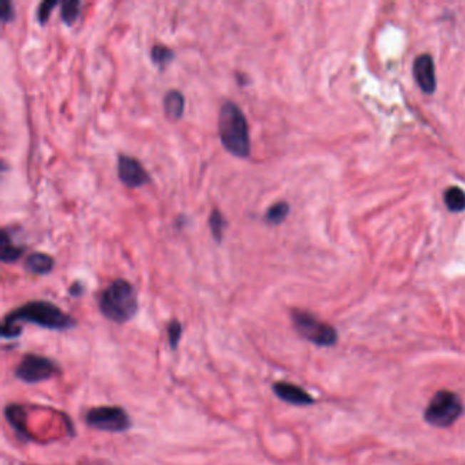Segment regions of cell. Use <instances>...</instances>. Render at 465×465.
<instances>
[{
    "label": "cell",
    "mask_w": 465,
    "mask_h": 465,
    "mask_svg": "<svg viewBox=\"0 0 465 465\" xmlns=\"http://www.w3.org/2000/svg\"><path fill=\"white\" fill-rule=\"evenodd\" d=\"M118 173L119 179L128 187H140L150 182L149 173L131 155H118Z\"/></svg>",
    "instance_id": "cell-8"
},
{
    "label": "cell",
    "mask_w": 465,
    "mask_h": 465,
    "mask_svg": "<svg viewBox=\"0 0 465 465\" xmlns=\"http://www.w3.org/2000/svg\"><path fill=\"white\" fill-rule=\"evenodd\" d=\"M79 1L78 0H66L62 3L61 9V16L64 24H73L77 19L79 14Z\"/></svg>",
    "instance_id": "cell-19"
},
{
    "label": "cell",
    "mask_w": 465,
    "mask_h": 465,
    "mask_svg": "<svg viewBox=\"0 0 465 465\" xmlns=\"http://www.w3.org/2000/svg\"><path fill=\"white\" fill-rule=\"evenodd\" d=\"M273 390L285 403L294 405H310L314 403V399L305 389L290 382H277L273 385Z\"/></svg>",
    "instance_id": "cell-10"
},
{
    "label": "cell",
    "mask_w": 465,
    "mask_h": 465,
    "mask_svg": "<svg viewBox=\"0 0 465 465\" xmlns=\"http://www.w3.org/2000/svg\"><path fill=\"white\" fill-rule=\"evenodd\" d=\"M22 248L16 246L11 242V237L6 230L1 231V252L0 258L3 262H14L22 255Z\"/></svg>",
    "instance_id": "cell-13"
},
{
    "label": "cell",
    "mask_w": 465,
    "mask_h": 465,
    "mask_svg": "<svg viewBox=\"0 0 465 465\" xmlns=\"http://www.w3.org/2000/svg\"><path fill=\"white\" fill-rule=\"evenodd\" d=\"M6 417L18 433H26V414L22 407L10 405L6 408Z\"/></svg>",
    "instance_id": "cell-15"
},
{
    "label": "cell",
    "mask_w": 465,
    "mask_h": 465,
    "mask_svg": "<svg viewBox=\"0 0 465 465\" xmlns=\"http://www.w3.org/2000/svg\"><path fill=\"white\" fill-rule=\"evenodd\" d=\"M464 411L459 394L450 390H439L430 400L424 411V419L435 427H449Z\"/></svg>",
    "instance_id": "cell-4"
},
{
    "label": "cell",
    "mask_w": 465,
    "mask_h": 465,
    "mask_svg": "<svg viewBox=\"0 0 465 465\" xmlns=\"http://www.w3.org/2000/svg\"><path fill=\"white\" fill-rule=\"evenodd\" d=\"M150 58L157 66L163 67V66L168 64L173 59V52H172L171 48H168L167 46L155 44L150 49Z\"/></svg>",
    "instance_id": "cell-18"
},
{
    "label": "cell",
    "mask_w": 465,
    "mask_h": 465,
    "mask_svg": "<svg viewBox=\"0 0 465 465\" xmlns=\"http://www.w3.org/2000/svg\"><path fill=\"white\" fill-rule=\"evenodd\" d=\"M58 372L56 364L47 357L26 355L16 367V377L25 382L36 384L49 379Z\"/></svg>",
    "instance_id": "cell-7"
},
{
    "label": "cell",
    "mask_w": 465,
    "mask_h": 465,
    "mask_svg": "<svg viewBox=\"0 0 465 465\" xmlns=\"http://www.w3.org/2000/svg\"><path fill=\"white\" fill-rule=\"evenodd\" d=\"M445 205L450 212L459 213L465 209V193L460 187H450L445 191Z\"/></svg>",
    "instance_id": "cell-14"
},
{
    "label": "cell",
    "mask_w": 465,
    "mask_h": 465,
    "mask_svg": "<svg viewBox=\"0 0 465 465\" xmlns=\"http://www.w3.org/2000/svg\"><path fill=\"white\" fill-rule=\"evenodd\" d=\"M21 321L36 324L52 330H66L76 325V321L70 315L64 314L56 305L43 300H34L11 311L4 318L1 326V336L6 339L16 337L21 333V327L16 324Z\"/></svg>",
    "instance_id": "cell-1"
},
{
    "label": "cell",
    "mask_w": 465,
    "mask_h": 465,
    "mask_svg": "<svg viewBox=\"0 0 465 465\" xmlns=\"http://www.w3.org/2000/svg\"><path fill=\"white\" fill-rule=\"evenodd\" d=\"M83 292V287L79 284V282H74L73 287L70 288V294L77 296V295H81Z\"/></svg>",
    "instance_id": "cell-23"
},
{
    "label": "cell",
    "mask_w": 465,
    "mask_h": 465,
    "mask_svg": "<svg viewBox=\"0 0 465 465\" xmlns=\"http://www.w3.org/2000/svg\"><path fill=\"white\" fill-rule=\"evenodd\" d=\"M414 77L418 82L419 88L424 93H434L436 78H435L434 61L430 55L424 53L417 58V61L414 63Z\"/></svg>",
    "instance_id": "cell-9"
},
{
    "label": "cell",
    "mask_w": 465,
    "mask_h": 465,
    "mask_svg": "<svg viewBox=\"0 0 465 465\" xmlns=\"http://www.w3.org/2000/svg\"><path fill=\"white\" fill-rule=\"evenodd\" d=\"M55 6H56V1L55 0H44V1L40 3L39 9H37V18H39L40 24H46L47 22L49 14H51V10Z\"/></svg>",
    "instance_id": "cell-20"
},
{
    "label": "cell",
    "mask_w": 465,
    "mask_h": 465,
    "mask_svg": "<svg viewBox=\"0 0 465 465\" xmlns=\"http://www.w3.org/2000/svg\"><path fill=\"white\" fill-rule=\"evenodd\" d=\"M164 111L172 119H179L185 111V96L176 89L168 91L164 96Z\"/></svg>",
    "instance_id": "cell-11"
},
{
    "label": "cell",
    "mask_w": 465,
    "mask_h": 465,
    "mask_svg": "<svg viewBox=\"0 0 465 465\" xmlns=\"http://www.w3.org/2000/svg\"><path fill=\"white\" fill-rule=\"evenodd\" d=\"M86 423L101 431L122 433L130 427V418L122 408L98 407L86 414Z\"/></svg>",
    "instance_id": "cell-6"
},
{
    "label": "cell",
    "mask_w": 465,
    "mask_h": 465,
    "mask_svg": "<svg viewBox=\"0 0 465 465\" xmlns=\"http://www.w3.org/2000/svg\"><path fill=\"white\" fill-rule=\"evenodd\" d=\"M25 266L34 275H47L53 267V260L44 252H33L26 258Z\"/></svg>",
    "instance_id": "cell-12"
},
{
    "label": "cell",
    "mask_w": 465,
    "mask_h": 465,
    "mask_svg": "<svg viewBox=\"0 0 465 465\" xmlns=\"http://www.w3.org/2000/svg\"><path fill=\"white\" fill-rule=\"evenodd\" d=\"M180 336H182V325L178 321H172L168 326V337H170L172 348H176Z\"/></svg>",
    "instance_id": "cell-21"
},
{
    "label": "cell",
    "mask_w": 465,
    "mask_h": 465,
    "mask_svg": "<svg viewBox=\"0 0 465 465\" xmlns=\"http://www.w3.org/2000/svg\"><path fill=\"white\" fill-rule=\"evenodd\" d=\"M98 306L108 320L122 324L134 317L138 309V300L133 285L126 280L118 279L104 290Z\"/></svg>",
    "instance_id": "cell-3"
},
{
    "label": "cell",
    "mask_w": 465,
    "mask_h": 465,
    "mask_svg": "<svg viewBox=\"0 0 465 465\" xmlns=\"http://www.w3.org/2000/svg\"><path fill=\"white\" fill-rule=\"evenodd\" d=\"M209 227H210V232L213 235L215 240L216 242H221L223 233H224V227H225V220L223 218V213L220 212V209H218V208H215L210 212Z\"/></svg>",
    "instance_id": "cell-17"
},
{
    "label": "cell",
    "mask_w": 465,
    "mask_h": 465,
    "mask_svg": "<svg viewBox=\"0 0 465 465\" xmlns=\"http://www.w3.org/2000/svg\"><path fill=\"white\" fill-rule=\"evenodd\" d=\"M288 213H290V205L284 201L277 202V203L272 205L267 209V212L265 215V220L269 224H275L276 225V224L282 223L285 220V218L288 216Z\"/></svg>",
    "instance_id": "cell-16"
},
{
    "label": "cell",
    "mask_w": 465,
    "mask_h": 465,
    "mask_svg": "<svg viewBox=\"0 0 465 465\" xmlns=\"http://www.w3.org/2000/svg\"><path fill=\"white\" fill-rule=\"evenodd\" d=\"M292 322L296 332L320 347H330L337 342V330L324 321L318 320L315 315L303 310L292 311Z\"/></svg>",
    "instance_id": "cell-5"
},
{
    "label": "cell",
    "mask_w": 465,
    "mask_h": 465,
    "mask_svg": "<svg viewBox=\"0 0 465 465\" xmlns=\"http://www.w3.org/2000/svg\"><path fill=\"white\" fill-rule=\"evenodd\" d=\"M218 136L223 146L233 155L247 157L250 153L248 124L243 111L227 100L218 112Z\"/></svg>",
    "instance_id": "cell-2"
},
{
    "label": "cell",
    "mask_w": 465,
    "mask_h": 465,
    "mask_svg": "<svg viewBox=\"0 0 465 465\" xmlns=\"http://www.w3.org/2000/svg\"><path fill=\"white\" fill-rule=\"evenodd\" d=\"M0 16H1V21H3L4 24H6V22H10V21L14 18V6H13L11 1H9V0H4V1H3Z\"/></svg>",
    "instance_id": "cell-22"
}]
</instances>
